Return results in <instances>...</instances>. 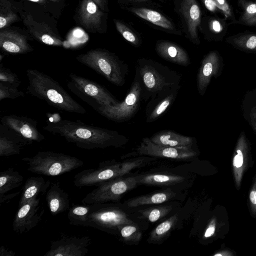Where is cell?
<instances>
[{"mask_svg":"<svg viewBox=\"0 0 256 256\" xmlns=\"http://www.w3.org/2000/svg\"><path fill=\"white\" fill-rule=\"evenodd\" d=\"M103 2H105L106 0H102Z\"/></svg>","mask_w":256,"mask_h":256,"instance_id":"53","label":"cell"},{"mask_svg":"<svg viewBox=\"0 0 256 256\" xmlns=\"http://www.w3.org/2000/svg\"><path fill=\"white\" fill-rule=\"evenodd\" d=\"M206 8L212 12L216 11L218 8L212 0H202Z\"/></svg>","mask_w":256,"mask_h":256,"instance_id":"47","label":"cell"},{"mask_svg":"<svg viewBox=\"0 0 256 256\" xmlns=\"http://www.w3.org/2000/svg\"><path fill=\"white\" fill-rule=\"evenodd\" d=\"M9 134L0 133V156H9L18 154L22 148L28 145L20 138L8 132Z\"/></svg>","mask_w":256,"mask_h":256,"instance_id":"26","label":"cell"},{"mask_svg":"<svg viewBox=\"0 0 256 256\" xmlns=\"http://www.w3.org/2000/svg\"><path fill=\"white\" fill-rule=\"evenodd\" d=\"M242 20L248 25H256V2H248L246 4Z\"/></svg>","mask_w":256,"mask_h":256,"instance_id":"40","label":"cell"},{"mask_svg":"<svg viewBox=\"0 0 256 256\" xmlns=\"http://www.w3.org/2000/svg\"><path fill=\"white\" fill-rule=\"evenodd\" d=\"M24 178L14 168H10L0 172V195L18 188L22 183Z\"/></svg>","mask_w":256,"mask_h":256,"instance_id":"30","label":"cell"},{"mask_svg":"<svg viewBox=\"0 0 256 256\" xmlns=\"http://www.w3.org/2000/svg\"><path fill=\"white\" fill-rule=\"evenodd\" d=\"M131 11L155 25L170 30L174 29L172 22L158 12L144 8H132Z\"/></svg>","mask_w":256,"mask_h":256,"instance_id":"28","label":"cell"},{"mask_svg":"<svg viewBox=\"0 0 256 256\" xmlns=\"http://www.w3.org/2000/svg\"><path fill=\"white\" fill-rule=\"evenodd\" d=\"M248 122L256 134V106L251 108L248 115Z\"/></svg>","mask_w":256,"mask_h":256,"instance_id":"43","label":"cell"},{"mask_svg":"<svg viewBox=\"0 0 256 256\" xmlns=\"http://www.w3.org/2000/svg\"><path fill=\"white\" fill-rule=\"evenodd\" d=\"M180 86H170L156 92L150 98L146 108V120L152 122L158 120L175 101Z\"/></svg>","mask_w":256,"mask_h":256,"instance_id":"16","label":"cell"},{"mask_svg":"<svg viewBox=\"0 0 256 256\" xmlns=\"http://www.w3.org/2000/svg\"><path fill=\"white\" fill-rule=\"evenodd\" d=\"M216 228V220L215 218H212L204 234L205 238H208L212 236L215 232Z\"/></svg>","mask_w":256,"mask_h":256,"instance_id":"44","label":"cell"},{"mask_svg":"<svg viewBox=\"0 0 256 256\" xmlns=\"http://www.w3.org/2000/svg\"><path fill=\"white\" fill-rule=\"evenodd\" d=\"M178 219L176 214L158 224L150 234L148 239L150 242H157L166 238L176 224Z\"/></svg>","mask_w":256,"mask_h":256,"instance_id":"32","label":"cell"},{"mask_svg":"<svg viewBox=\"0 0 256 256\" xmlns=\"http://www.w3.org/2000/svg\"><path fill=\"white\" fill-rule=\"evenodd\" d=\"M43 129L86 150L119 146L128 141L126 136L116 130L67 120L48 121Z\"/></svg>","mask_w":256,"mask_h":256,"instance_id":"1","label":"cell"},{"mask_svg":"<svg viewBox=\"0 0 256 256\" xmlns=\"http://www.w3.org/2000/svg\"><path fill=\"white\" fill-rule=\"evenodd\" d=\"M150 140L154 144L170 147L192 148L194 138L172 130H160L154 134Z\"/></svg>","mask_w":256,"mask_h":256,"instance_id":"24","label":"cell"},{"mask_svg":"<svg viewBox=\"0 0 256 256\" xmlns=\"http://www.w3.org/2000/svg\"><path fill=\"white\" fill-rule=\"evenodd\" d=\"M24 93L18 88L0 82V101L5 98L14 99L24 96Z\"/></svg>","mask_w":256,"mask_h":256,"instance_id":"38","label":"cell"},{"mask_svg":"<svg viewBox=\"0 0 256 256\" xmlns=\"http://www.w3.org/2000/svg\"><path fill=\"white\" fill-rule=\"evenodd\" d=\"M76 60L114 84L122 86L126 82L128 72L127 64L108 50L100 48L91 50L78 56Z\"/></svg>","mask_w":256,"mask_h":256,"instance_id":"4","label":"cell"},{"mask_svg":"<svg viewBox=\"0 0 256 256\" xmlns=\"http://www.w3.org/2000/svg\"><path fill=\"white\" fill-rule=\"evenodd\" d=\"M138 184L154 185L169 186L183 182L184 178L177 175L153 174L136 176Z\"/></svg>","mask_w":256,"mask_h":256,"instance_id":"27","label":"cell"},{"mask_svg":"<svg viewBox=\"0 0 256 256\" xmlns=\"http://www.w3.org/2000/svg\"><path fill=\"white\" fill-rule=\"evenodd\" d=\"M90 209V204L74 206L70 208L68 214L70 224L74 226H86Z\"/></svg>","mask_w":256,"mask_h":256,"instance_id":"31","label":"cell"},{"mask_svg":"<svg viewBox=\"0 0 256 256\" xmlns=\"http://www.w3.org/2000/svg\"><path fill=\"white\" fill-rule=\"evenodd\" d=\"M0 82H4L16 88L20 86V81L18 76L11 71L0 64Z\"/></svg>","mask_w":256,"mask_h":256,"instance_id":"37","label":"cell"},{"mask_svg":"<svg viewBox=\"0 0 256 256\" xmlns=\"http://www.w3.org/2000/svg\"><path fill=\"white\" fill-rule=\"evenodd\" d=\"M90 238L86 236H62L51 242L50 248L44 256H84L88 252Z\"/></svg>","mask_w":256,"mask_h":256,"instance_id":"13","label":"cell"},{"mask_svg":"<svg viewBox=\"0 0 256 256\" xmlns=\"http://www.w3.org/2000/svg\"><path fill=\"white\" fill-rule=\"evenodd\" d=\"M50 186V182L40 176H32L27 179L22 188L18 208L32 198L46 193Z\"/></svg>","mask_w":256,"mask_h":256,"instance_id":"25","label":"cell"},{"mask_svg":"<svg viewBox=\"0 0 256 256\" xmlns=\"http://www.w3.org/2000/svg\"><path fill=\"white\" fill-rule=\"evenodd\" d=\"M24 22L31 35L39 42L53 46L63 44L61 38L48 25L35 21L30 15L28 14Z\"/></svg>","mask_w":256,"mask_h":256,"instance_id":"19","label":"cell"},{"mask_svg":"<svg viewBox=\"0 0 256 256\" xmlns=\"http://www.w3.org/2000/svg\"><path fill=\"white\" fill-rule=\"evenodd\" d=\"M34 2L44 4H46L47 2V0H28Z\"/></svg>","mask_w":256,"mask_h":256,"instance_id":"51","label":"cell"},{"mask_svg":"<svg viewBox=\"0 0 256 256\" xmlns=\"http://www.w3.org/2000/svg\"><path fill=\"white\" fill-rule=\"evenodd\" d=\"M114 22L117 30L126 40L134 46L139 44L140 41L137 36L128 26L118 20H114Z\"/></svg>","mask_w":256,"mask_h":256,"instance_id":"39","label":"cell"},{"mask_svg":"<svg viewBox=\"0 0 256 256\" xmlns=\"http://www.w3.org/2000/svg\"><path fill=\"white\" fill-rule=\"evenodd\" d=\"M233 254L228 250H221L215 254H214V256H233Z\"/></svg>","mask_w":256,"mask_h":256,"instance_id":"49","label":"cell"},{"mask_svg":"<svg viewBox=\"0 0 256 256\" xmlns=\"http://www.w3.org/2000/svg\"><path fill=\"white\" fill-rule=\"evenodd\" d=\"M18 20L12 4L8 0H0V28L4 29Z\"/></svg>","mask_w":256,"mask_h":256,"instance_id":"33","label":"cell"},{"mask_svg":"<svg viewBox=\"0 0 256 256\" xmlns=\"http://www.w3.org/2000/svg\"><path fill=\"white\" fill-rule=\"evenodd\" d=\"M141 156L166 158L177 160H188L194 157L196 152L192 148H176L159 145L150 138H144L136 148Z\"/></svg>","mask_w":256,"mask_h":256,"instance_id":"15","label":"cell"},{"mask_svg":"<svg viewBox=\"0 0 256 256\" xmlns=\"http://www.w3.org/2000/svg\"><path fill=\"white\" fill-rule=\"evenodd\" d=\"M46 200L52 216L69 210L68 194L61 187L59 182H53L46 192Z\"/></svg>","mask_w":256,"mask_h":256,"instance_id":"21","label":"cell"},{"mask_svg":"<svg viewBox=\"0 0 256 256\" xmlns=\"http://www.w3.org/2000/svg\"><path fill=\"white\" fill-rule=\"evenodd\" d=\"M68 88L94 108L99 106L115 104L118 100L104 86L73 73L69 75Z\"/></svg>","mask_w":256,"mask_h":256,"instance_id":"8","label":"cell"},{"mask_svg":"<svg viewBox=\"0 0 256 256\" xmlns=\"http://www.w3.org/2000/svg\"></svg>","mask_w":256,"mask_h":256,"instance_id":"54","label":"cell"},{"mask_svg":"<svg viewBox=\"0 0 256 256\" xmlns=\"http://www.w3.org/2000/svg\"><path fill=\"white\" fill-rule=\"evenodd\" d=\"M218 8L220 10L226 18L232 16L230 8L226 0H212Z\"/></svg>","mask_w":256,"mask_h":256,"instance_id":"41","label":"cell"},{"mask_svg":"<svg viewBox=\"0 0 256 256\" xmlns=\"http://www.w3.org/2000/svg\"><path fill=\"white\" fill-rule=\"evenodd\" d=\"M28 80L26 92L46 101L59 110L84 114L85 108L50 76L34 69L26 70Z\"/></svg>","mask_w":256,"mask_h":256,"instance_id":"2","label":"cell"},{"mask_svg":"<svg viewBox=\"0 0 256 256\" xmlns=\"http://www.w3.org/2000/svg\"><path fill=\"white\" fill-rule=\"evenodd\" d=\"M0 48L4 52L14 54H26L33 50L24 36L6 28L0 30Z\"/></svg>","mask_w":256,"mask_h":256,"instance_id":"18","label":"cell"},{"mask_svg":"<svg viewBox=\"0 0 256 256\" xmlns=\"http://www.w3.org/2000/svg\"><path fill=\"white\" fill-rule=\"evenodd\" d=\"M122 237L126 241L138 242L142 238V233L134 224H128L120 229Z\"/></svg>","mask_w":256,"mask_h":256,"instance_id":"36","label":"cell"},{"mask_svg":"<svg viewBox=\"0 0 256 256\" xmlns=\"http://www.w3.org/2000/svg\"><path fill=\"white\" fill-rule=\"evenodd\" d=\"M156 50L162 58L171 62L187 66L190 64V58L187 52L178 45L168 41L158 42Z\"/></svg>","mask_w":256,"mask_h":256,"instance_id":"23","label":"cell"},{"mask_svg":"<svg viewBox=\"0 0 256 256\" xmlns=\"http://www.w3.org/2000/svg\"><path fill=\"white\" fill-rule=\"evenodd\" d=\"M175 194L170 190L142 196L129 200L127 205L134 208L146 204H160L171 199Z\"/></svg>","mask_w":256,"mask_h":256,"instance_id":"29","label":"cell"},{"mask_svg":"<svg viewBox=\"0 0 256 256\" xmlns=\"http://www.w3.org/2000/svg\"><path fill=\"white\" fill-rule=\"evenodd\" d=\"M16 252L8 248H6L4 246L0 248V256H14Z\"/></svg>","mask_w":256,"mask_h":256,"instance_id":"48","label":"cell"},{"mask_svg":"<svg viewBox=\"0 0 256 256\" xmlns=\"http://www.w3.org/2000/svg\"><path fill=\"white\" fill-rule=\"evenodd\" d=\"M129 0L133 1V2H146L148 0Z\"/></svg>","mask_w":256,"mask_h":256,"instance_id":"52","label":"cell"},{"mask_svg":"<svg viewBox=\"0 0 256 256\" xmlns=\"http://www.w3.org/2000/svg\"><path fill=\"white\" fill-rule=\"evenodd\" d=\"M98 6L104 8V2L102 0H92Z\"/></svg>","mask_w":256,"mask_h":256,"instance_id":"50","label":"cell"},{"mask_svg":"<svg viewBox=\"0 0 256 256\" xmlns=\"http://www.w3.org/2000/svg\"><path fill=\"white\" fill-rule=\"evenodd\" d=\"M22 160L28 165V170L46 176L60 175L84 165V162L75 156L52 151L39 152Z\"/></svg>","mask_w":256,"mask_h":256,"instance_id":"5","label":"cell"},{"mask_svg":"<svg viewBox=\"0 0 256 256\" xmlns=\"http://www.w3.org/2000/svg\"><path fill=\"white\" fill-rule=\"evenodd\" d=\"M44 212L40 198H32L18 208L12 223L13 230L18 234L29 232L38 225Z\"/></svg>","mask_w":256,"mask_h":256,"instance_id":"12","label":"cell"},{"mask_svg":"<svg viewBox=\"0 0 256 256\" xmlns=\"http://www.w3.org/2000/svg\"><path fill=\"white\" fill-rule=\"evenodd\" d=\"M171 210V206H164L150 208L142 210L140 213L142 218H147L150 222H154L164 217Z\"/></svg>","mask_w":256,"mask_h":256,"instance_id":"35","label":"cell"},{"mask_svg":"<svg viewBox=\"0 0 256 256\" xmlns=\"http://www.w3.org/2000/svg\"><path fill=\"white\" fill-rule=\"evenodd\" d=\"M138 184L136 176L120 178L103 182L82 200L83 204H94L118 200Z\"/></svg>","mask_w":256,"mask_h":256,"instance_id":"10","label":"cell"},{"mask_svg":"<svg viewBox=\"0 0 256 256\" xmlns=\"http://www.w3.org/2000/svg\"><path fill=\"white\" fill-rule=\"evenodd\" d=\"M136 72L142 86L144 101L164 88L180 84V76L176 71L152 60L138 59Z\"/></svg>","mask_w":256,"mask_h":256,"instance_id":"3","label":"cell"},{"mask_svg":"<svg viewBox=\"0 0 256 256\" xmlns=\"http://www.w3.org/2000/svg\"><path fill=\"white\" fill-rule=\"evenodd\" d=\"M210 28L212 30L217 33L220 32L222 30V26L221 24L217 20L211 21Z\"/></svg>","mask_w":256,"mask_h":256,"instance_id":"46","label":"cell"},{"mask_svg":"<svg viewBox=\"0 0 256 256\" xmlns=\"http://www.w3.org/2000/svg\"><path fill=\"white\" fill-rule=\"evenodd\" d=\"M180 10L191 39L198 43V28L200 24L201 12L196 0H182Z\"/></svg>","mask_w":256,"mask_h":256,"instance_id":"22","label":"cell"},{"mask_svg":"<svg viewBox=\"0 0 256 256\" xmlns=\"http://www.w3.org/2000/svg\"><path fill=\"white\" fill-rule=\"evenodd\" d=\"M142 162V159H136L120 163L101 162L98 168L86 169L76 174L74 184L79 188L98 186L128 173Z\"/></svg>","mask_w":256,"mask_h":256,"instance_id":"6","label":"cell"},{"mask_svg":"<svg viewBox=\"0 0 256 256\" xmlns=\"http://www.w3.org/2000/svg\"><path fill=\"white\" fill-rule=\"evenodd\" d=\"M230 42L242 50L248 52H256V34L240 35L232 38Z\"/></svg>","mask_w":256,"mask_h":256,"instance_id":"34","label":"cell"},{"mask_svg":"<svg viewBox=\"0 0 256 256\" xmlns=\"http://www.w3.org/2000/svg\"><path fill=\"white\" fill-rule=\"evenodd\" d=\"M20 194V192L14 193H11L6 194L0 195V205L2 206L4 203H7L11 200L18 196Z\"/></svg>","mask_w":256,"mask_h":256,"instance_id":"45","label":"cell"},{"mask_svg":"<svg viewBox=\"0 0 256 256\" xmlns=\"http://www.w3.org/2000/svg\"><path fill=\"white\" fill-rule=\"evenodd\" d=\"M2 125L8 132L27 144L40 142L45 138L38 130L37 122L30 118L14 114L7 115L1 118Z\"/></svg>","mask_w":256,"mask_h":256,"instance_id":"11","label":"cell"},{"mask_svg":"<svg viewBox=\"0 0 256 256\" xmlns=\"http://www.w3.org/2000/svg\"><path fill=\"white\" fill-rule=\"evenodd\" d=\"M250 155V144L244 131L238 138L232 158V172L236 187L240 188L243 175L247 168Z\"/></svg>","mask_w":256,"mask_h":256,"instance_id":"17","label":"cell"},{"mask_svg":"<svg viewBox=\"0 0 256 256\" xmlns=\"http://www.w3.org/2000/svg\"><path fill=\"white\" fill-rule=\"evenodd\" d=\"M143 90L138 72L126 96L122 102L108 106H99L94 109L108 119L120 122L130 120L138 111Z\"/></svg>","mask_w":256,"mask_h":256,"instance_id":"7","label":"cell"},{"mask_svg":"<svg viewBox=\"0 0 256 256\" xmlns=\"http://www.w3.org/2000/svg\"><path fill=\"white\" fill-rule=\"evenodd\" d=\"M134 224L127 214L115 206L104 203L90 204L86 226L103 230H120L122 226Z\"/></svg>","mask_w":256,"mask_h":256,"instance_id":"9","label":"cell"},{"mask_svg":"<svg viewBox=\"0 0 256 256\" xmlns=\"http://www.w3.org/2000/svg\"><path fill=\"white\" fill-rule=\"evenodd\" d=\"M224 67L223 60L217 51H211L204 56L196 76L197 89L200 96L205 94L212 79L221 74Z\"/></svg>","mask_w":256,"mask_h":256,"instance_id":"14","label":"cell"},{"mask_svg":"<svg viewBox=\"0 0 256 256\" xmlns=\"http://www.w3.org/2000/svg\"><path fill=\"white\" fill-rule=\"evenodd\" d=\"M250 210L254 215H256V176L249 194Z\"/></svg>","mask_w":256,"mask_h":256,"instance_id":"42","label":"cell"},{"mask_svg":"<svg viewBox=\"0 0 256 256\" xmlns=\"http://www.w3.org/2000/svg\"><path fill=\"white\" fill-rule=\"evenodd\" d=\"M104 13L92 0H82L79 11L80 23L86 29L94 31L100 30Z\"/></svg>","mask_w":256,"mask_h":256,"instance_id":"20","label":"cell"}]
</instances>
